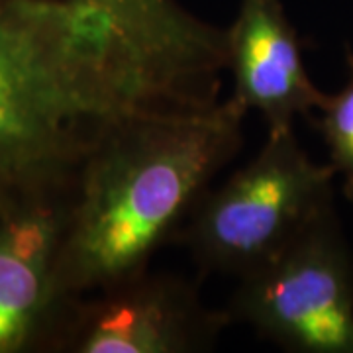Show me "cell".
Returning a JSON list of instances; mask_svg holds the SVG:
<instances>
[{"mask_svg": "<svg viewBox=\"0 0 353 353\" xmlns=\"http://www.w3.org/2000/svg\"><path fill=\"white\" fill-rule=\"evenodd\" d=\"M232 101L261 114L269 134L292 130L296 116H310L324 94L306 73L296 30L283 0H240L226 30Z\"/></svg>", "mask_w": 353, "mask_h": 353, "instance_id": "7", "label": "cell"}, {"mask_svg": "<svg viewBox=\"0 0 353 353\" xmlns=\"http://www.w3.org/2000/svg\"><path fill=\"white\" fill-rule=\"evenodd\" d=\"M230 322L189 281L143 271L67 299L48 343L73 353H201L214 347Z\"/></svg>", "mask_w": 353, "mask_h": 353, "instance_id": "5", "label": "cell"}, {"mask_svg": "<svg viewBox=\"0 0 353 353\" xmlns=\"http://www.w3.org/2000/svg\"><path fill=\"white\" fill-rule=\"evenodd\" d=\"M347 57V81L334 92L324 94L316 120L324 143L330 152V165L341 176V187L347 201L353 202V51L345 50Z\"/></svg>", "mask_w": 353, "mask_h": 353, "instance_id": "9", "label": "cell"}, {"mask_svg": "<svg viewBox=\"0 0 353 353\" xmlns=\"http://www.w3.org/2000/svg\"><path fill=\"white\" fill-rule=\"evenodd\" d=\"M71 187L0 192V353L48 343L61 308L55 271Z\"/></svg>", "mask_w": 353, "mask_h": 353, "instance_id": "6", "label": "cell"}, {"mask_svg": "<svg viewBox=\"0 0 353 353\" xmlns=\"http://www.w3.org/2000/svg\"><path fill=\"white\" fill-rule=\"evenodd\" d=\"M228 316L296 353H353V257L336 208L238 279Z\"/></svg>", "mask_w": 353, "mask_h": 353, "instance_id": "4", "label": "cell"}, {"mask_svg": "<svg viewBox=\"0 0 353 353\" xmlns=\"http://www.w3.org/2000/svg\"><path fill=\"white\" fill-rule=\"evenodd\" d=\"M101 8L138 50L176 83L216 97L228 67L226 30L187 12L176 0H81Z\"/></svg>", "mask_w": 353, "mask_h": 353, "instance_id": "8", "label": "cell"}, {"mask_svg": "<svg viewBox=\"0 0 353 353\" xmlns=\"http://www.w3.org/2000/svg\"><path fill=\"white\" fill-rule=\"evenodd\" d=\"M245 114L232 99L175 104L128 114L102 134L69 194L55 271L61 304L148 271L240 152Z\"/></svg>", "mask_w": 353, "mask_h": 353, "instance_id": "2", "label": "cell"}, {"mask_svg": "<svg viewBox=\"0 0 353 353\" xmlns=\"http://www.w3.org/2000/svg\"><path fill=\"white\" fill-rule=\"evenodd\" d=\"M216 102L176 83L81 0H0V192L73 183L88 150L139 110Z\"/></svg>", "mask_w": 353, "mask_h": 353, "instance_id": "1", "label": "cell"}, {"mask_svg": "<svg viewBox=\"0 0 353 353\" xmlns=\"http://www.w3.org/2000/svg\"><path fill=\"white\" fill-rule=\"evenodd\" d=\"M334 179L292 130L269 134L250 163L202 192L175 240L202 271L248 277L334 208Z\"/></svg>", "mask_w": 353, "mask_h": 353, "instance_id": "3", "label": "cell"}]
</instances>
